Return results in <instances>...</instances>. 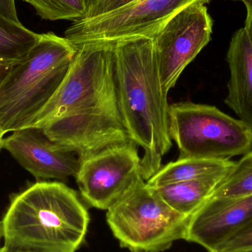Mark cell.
<instances>
[{"mask_svg": "<svg viewBox=\"0 0 252 252\" xmlns=\"http://www.w3.org/2000/svg\"><path fill=\"white\" fill-rule=\"evenodd\" d=\"M75 45L76 53L63 82L29 127L42 129L81 163L130 139L118 105L113 43Z\"/></svg>", "mask_w": 252, "mask_h": 252, "instance_id": "obj_1", "label": "cell"}, {"mask_svg": "<svg viewBox=\"0 0 252 252\" xmlns=\"http://www.w3.org/2000/svg\"><path fill=\"white\" fill-rule=\"evenodd\" d=\"M114 67L120 112L130 140L143 149L141 170L147 182L161 168L173 144L170 105L160 81L152 38L115 43Z\"/></svg>", "mask_w": 252, "mask_h": 252, "instance_id": "obj_2", "label": "cell"}, {"mask_svg": "<svg viewBox=\"0 0 252 252\" xmlns=\"http://www.w3.org/2000/svg\"><path fill=\"white\" fill-rule=\"evenodd\" d=\"M88 210L63 182H36L15 194L0 222L4 244L39 252H75L85 240Z\"/></svg>", "mask_w": 252, "mask_h": 252, "instance_id": "obj_3", "label": "cell"}, {"mask_svg": "<svg viewBox=\"0 0 252 252\" xmlns=\"http://www.w3.org/2000/svg\"><path fill=\"white\" fill-rule=\"evenodd\" d=\"M77 46L53 32L41 33L25 59L0 84V130L29 127L66 77Z\"/></svg>", "mask_w": 252, "mask_h": 252, "instance_id": "obj_4", "label": "cell"}, {"mask_svg": "<svg viewBox=\"0 0 252 252\" xmlns=\"http://www.w3.org/2000/svg\"><path fill=\"white\" fill-rule=\"evenodd\" d=\"M190 217L171 208L143 178L112 205L106 220L121 247L131 252H162L186 239Z\"/></svg>", "mask_w": 252, "mask_h": 252, "instance_id": "obj_5", "label": "cell"}, {"mask_svg": "<svg viewBox=\"0 0 252 252\" xmlns=\"http://www.w3.org/2000/svg\"><path fill=\"white\" fill-rule=\"evenodd\" d=\"M169 133L179 159H229L252 150V128L217 107L192 102L169 107Z\"/></svg>", "mask_w": 252, "mask_h": 252, "instance_id": "obj_6", "label": "cell"}, {"mask_svg": "<svg viewBox=\"0 0 252 252\" xmlns=\"http://www.w3.org/2000/svg\"><path fill=\"white\" fill-rule=\"evenodd\" d=\"M211 0H135L107 14L74 22L64 32L73 44L118 42L137 37H152L185 7Z\"/></svg>", "mask_w": 252, "mask_h": 252, "instance_id": "obj_7", "label": "cell"}, {"mask_svg": "<svg viewBox=\"0 0 252 252\" xmlns=\"http://www.w3.org/2000/svg\"><path fill=\"white\" fill-rule=\"evenodd\" d=\"M212 33L213 19L207 7L196 3L175 15L152 37L158 75L166 93L210 42Z\"/></svg>", "mask_w": 252, "mask_h": 252, "instance_id": "obj_8", "label": "cell"}, {"mask_svg": "<svg viewBox=\"0 0 252 252\" xmlns=\"http://www.w3.org/2000/svg\"><path fill=\"white\" fill-rule=\"evenodd\" d=\"M137 147L130 140L106 148L81 163L75 179L87 204L108 210L143 178Z\"/></svg>", "mask_w": 252, "mask_h": 252, "instance_id": "obj_9", "label": "cell"}, {"mask_svg": "<svg viewBox=\"0 0 252 252\" xmlns=\"http://www.w3.org/2000/svg\"><path fill=\"white\" fill-rule=\"evenodd\" d=\"M7 150L37 182L55 179L66 183L76 178L81 167L78 156L52 142L42 129L28 127L4 138Z\"/></svg>", "mask_w": 252, "mask_h": 252, "instance_id": "obj_10", "label": "cell"}, {"mask_svg": "<svg viewBox=\"0 0 252 252\" xmlns=\"http://www.w3.org/2000/svg\"><path fill=\"white\" fill-rule=\"evenodd\" d=\"M252 219V195L208 198L191 216L185 240L214 252Z\"/></svg>", "mask_w": 252, "mask_h": 252, "instance_id": "obj_11", "label": "cell"}, {"mask_svg": "<svg viewBox=\"0 0 252 252\" xmlns=\"http://www.w3.org/2000/svg\"><path fill=\"white\" fill-rule=\"evenodd\" d=\"M226 61L230 77L225 103L252 128V46L244 28L232 35Z\"/></svg>", "mask_w": 252, "mask_h": 252, "instance_id": "obj_12", "label": "cell"}, {"mask_svg": "<svg viewBox=\"0 0 252 252\" xmlns=\"http://www.w3.org/2000/svg\"><path fill=\"white\" fill-rule=\"evenodd\" d=\"M227 172L155 188L161 198L173 210L191 217L211 195L218 184Z\"/></svg>", "mask_w": 252, "mask_h": 252, "instance_id": "obj_13", "label": "cell"}, {"mask_svg": "<svg viewBox=\"0 0 252 252\" xmlns=\"http://www.w3.org/2000/svg\"><path fill=\"white\" fill-rule=\"evenodd\" d=\"M235 161L229 159L183 158L171 161L161 168L146 182L152 188L170 184L195 180L229 171Z\"/></svg>", "mask_w": 252, "mask_h": 252, "instance_id": "obj_14", "label": "cell"}, {"mask_svg": "<svg viewBox=\"0 0 252 252\" xmlns=\"http://www.w3.org/2000/svg\"><path fill=\"white\" fill-rule=\"evenodd\" d=\"M41 34L0 15V64H17L38 42Z\"/></svg>", "mask_w": 252, "mask_h": 252, "instance_id": "obj_15", "label": "cell"}, {"mask_svg": "<svg viewBox=\"0 0 252 252\" xmlns=\"http://www.w3.org/2000/svg\"><path fill=\"white\" fill-rule=\"evenodd\" d=\"M252 195V150L222 178L209 198H234Z\"/></svg>", "mask_w": 252, "mask_h": 252, "instance_id": "obj_16", "label": "cell"}, {"mask_svg": "<svg viewBox=\"0 0 252 252\" xmlns=\"http://www.w3.org/2000/svg\"><path fill=\"white\" fill-rule=\"evenodd\" d=\"M35 9L44 20L77 22L87 19L91 0H22Z\"/></svg>", "mask_w": 252, "mask_h": 252, "instance_id": "obj_17", "label": "cell"}, {"mask_svg": "<svg viewBox=\"0 0 252 252\" xmlns=\"http://www.w3.org/2000/svg\"><path fill=\"white\" fill-rule=\"evenodd\" d=\"M252 249V219L222 243L214 252H235Z\"/></svg>", "mask_w": 252, "mask_h": 252, "instance_id": "obj_18", "label": "cell"}, {"mask_svg": "<svg viewBox=\"0 0 252 252\" xmlns=\"http://www.w3.org/2000/svg\"><path fill=\"white\" fill-rule=\"evenodd\" d=\"M135 0H91L90 13L86 19L107 14Z\"/></svg>", "mask_w": 252, "mask_h": 252, "instance_id": "obj_19", "label": "cell"}, {"mask_svg": "<svg viewBox=\"0 0 252 252\" xmlns=\"http://www.w3.org/2000/svg\"><path fill=\"white\" fill-rule=\"evenodd\" d=\"M0 15L16 23H20L15 0H0Z\"/></svg>", "mask_w": 252, "mask_h": 252, "instance_id": "obj_20", "label": "cell"}, {"mask_svg": "<svg viewBox=\"0 0 252 252\" xmlns=\"http://www.w3.org/2000/svg\"><path fill=\"white\" fill-rule=\"evenodd\" d=\"M242 1L247 9V18L245 21V29L252 46V0H238Z\"/></svg>", "mask_w": 252, "mask_h": 252, "instance_id": "obj_21", "label": "cell"}, {"mask_svg": "<svg viewBox=\"0 0 252 252\" xmlns=\"http://www.w3.org/2000/svg\"><path fill=\"white\" fill-rule=\"evenodd\" d=\"M0 252H39L32 251V250H25V249L17 248V247H10V246L4 244L2 247H0Z\"/></svg>", "mask_w": 252, "mask_h": 252, "instance_id": "obj_22", "label": "cell"}, {"mask_svg": "<svg viewBox=\"0 0 252 252\" xmlns=\"http://www.w3.org/2000/svg\"><path fill=\"white\" fill-rule=\"evenodd\" d=\"M12 67H13V66H10V65L0 64V84L2 82L3 80L6 78L7 74L10 72Z\"/></svg>", "mask_w": 252, "mask_h": 252, "instance_id": "obj_23", "label": "cell"}, {"mask_svg": "<svg viewBox=\"0 0 252 252\" xmlns=\"http://www.w3.org/2000/svg\"><path fill=\"white\" fill-rule=\"evenodd\" d=\"M4 133L1 132V130H0V151L2 149V142L3 139H4Z\"/></svg>", "mask_w": 252, "mask_h": 252, "instance_id": "obj_24", "label": "cell"}, {"mask_svg": "<svg viewBox=\"0 0 252 252\" xmlns=\"http://www.w3.org/2000/svg\"><path fill=\"white\" fill-rule=\"evenodd\" d=\"M235 252H252V249H251V250H243V251Z\"/></svg>", "mask_w": 252, "mask_h": 252, "instance_id": "obj_25", "label": "cell"}, {"mask_svg": "<svg viewBox=\"0 0 252 252\" xmlns=\"http://www.w3.org/2000/svg\"><path fill=\"white\" fill-rule=\"evenodd\" d=\"M1 229H0V239H1Z\"/></svg>", "mask_w": 252, "mask_h": 252, "instance_id": "obj_26", "label": "cell"}]
</instances>
